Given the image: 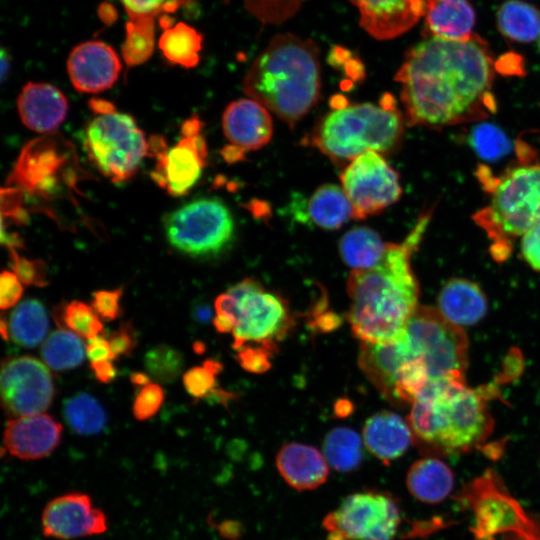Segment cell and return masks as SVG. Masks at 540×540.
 <instances>
[{"mask_svg":"<svg viewBox=\"0 0 540 540\" xmlns=\"http://www.w3.org/2000/svg\"><path fill=\"white\" fill-rule=\"evenodd\" d=\"M496 70L488 43L474 34L453 41L428 37L412 46L395 75L405 123L439 129L482 120L496 108Z\"/></svg>","mask_w":540,"mask_h":540,"instance_id":"obj_1","label":"cell"},{"mask_svg":"<svg viewBox=\"0 0 540 540\" xmlns=\"http://www.w3.org/2000/svg\"><path fill=\"white\" fill-rule=\"evenodd\" d=\"M429 220L430 211L423 213L402 243H388L384 257L374 267L351 271L347 319L361 342L391 343L404 333L419 306V285L410 259Z\"/></svg>","mask_w":540,"mask_h":540,"instance_id":"obj_2","label":"cell"},{"mask_svg":"<svg viewBox=\"0 0 540 540\" xmlns=\"http://www.w3.org/2000/svg\"><path fill=\"white\" fill-rule=\"evenodd\" d=\"M488 393L465 381L427 385L411 404L408 424L426 456L464 454L482 445L493 430Z\"/></svg>","mask_w":540,"mask_h":540,"instance_id":"obj_3","label":"cell"},{"mask_svg":"<svg viewBox=\"0 0 540 540\" xmlns=\"http://www.w3.org/2000/svg\"><path fill=\"white\" fill-rule=\"evenodd\" d=\"M320 89L318 47L292 34L275 36L243 79L244 93L290 126L316 105Z\"/></svg>","mask_w":540,"mask_h":540,"instance_id":"obj_4","label":"cell"},{"mask_svg":"<svg viewBox=\"0 0 540 540\" xmlns=\"http://www.w3.org/2000/svg\"><path fill=\"white\" fill-rule=\"evenodd\" d=\"M343 100L320 118L310 139L333 163H350L368 151L388 154L400 145L405 119L393 96L383 94L378 104Z\"/></svg>","mask_w":540,"mask_h":540,"instance_id":"obj_5","label":"cell"},{"mask_svg":"<svg viewBox=\"0 0 540 540\" xmlns=\"http://www.w3.org/2000/svg\"><path fill=\"white\" fill-rule=\"evenodd\" d=\"M213 325L233 337V348H262L272 353L289 332L293 318L284 299L246 278L215 300Z\"/></svg>","mask_w":540,"mask_h":540,"instance_id":"obj_6","label":"cell"},{"mask_svg":"<svg viewBox=\"0 0 540 540\" xmlns=\"http://www.w3.org/2000/svg\"><path fill=\"white\" fill-rule=\"evenodd\" d=\"M491 182L490 202L474 219L493 241L495 258L503 259L513 239L540 224V164L515 167Z\"/></svg>","mask_w":540,"mask_h":540,"instance_id":"obj_7","label":"cell"},{"mask_svg":"<svg viewBox=\"0 0 540 540\" xmlns=\"http://www.w3.org/2000/svg\"><path fill=\"white\" fill-rule=\"evenodd\" d=\"M402 338L411 359L426 372L429 384L465 381L468 339L463 329L438 309L419 305L409 318Z\"/></svg>","mask_w":540,"mask_h":540,"instance_id":"obj_8","label":"cell"},{"mask_svg":"<svg viewBox=\"0 0 540 540\" xmlns=\"http://www.w3.org/2000/svg\"><path fill=\"white\" fill-rule=\"evenodd\" d=\"M460 500L473 512L475 526L471 531L480 540L500 535L512 540H540V520L524 511L494 471L487 470L466 486Z\"/></svg>","mask_w":540,"mask_h":540,"instance_id":"obj_9","label":"cell"},{"mask_svg":"<svg viewBox=\"0 0 540 540\" xmlns=\"http://www.w3.org/2000/svg\"><path fill=\"white\" fill-rule=\"evenodd\" d=\"M84 148L103 175L113 182H123L136 173L149 145L130 115L113 111L89 123Z\"/></svg>","mask_w":540,"mask_h":540,"instance_id":"obj_10","label":"cell"},{"mask_svg":"<svg viewBox=\"0 0 540 540\" xmlns=\"http://www.w3.org/2000/svg\"><path fill=\"white\" fill-rule=\"evenodd\" d=\"M163 225L169 244L194 257L221 252L231 242L234 233L229 209L216 198L186 203L169 213Z\"/></svg>","mask_w":540,"mask_h":540,"instance_id":"obj_11","label":"cell"},{"mask_svg":"<svg viewBox=\"0 0 540 540\" xmlns=\"http://www.w3.org/2000/svg\"><path fill=\"white\" fill-rule=\"evenodd\" d=\"M401 519L392 496L363 491L346 497L325 517L323 527L328 540H394Z\"/></svg>","mask_w":540,"mask_h":540,"instance_id":"obj_12","label":"cell"},{"mask_svg":"<svg viewBox=\"0 0 540 540\" xmlns=\"http://www.w3.org/2000/svg\"><path fill=\"white\" fill-rule=\"evenodd\" d=\"M340 181L356 220L379 214L398 201L402 193L398 173L375 151L365 152L348 163Z\"/></svg>","mask_w":540,"mask_h":540,"instance_id":"obj_13","label":"cell"},{"mask_svg":"<svg viewBox=\"0 0 540 540\" xmlns=\"http://www.w3.org/2000/svg\"><path fill=\"white\" fill-rule=\"evenodd\" d=\"M0 389L5 411L15 417L46 411L55 395L47 367L28 355L7 358L2 363Z\"/></svg>","mask_w":540,"mask_h":540,"instance_id":"obj_14","label":"cell"},{"mask_svg":"<svg viewBox=\"0 0 540 540\" xmlns=\"http://www.w3.org/2000/svg\"><path fill=\"white\" fill-rule=\"evenodd\" d=\"M197 117L182 125V139L172 148L154 153L157 164L153 180L172 196L186 194L198 181L206 163L207 146Z\"/></svg>","mask_w":540,"mask_h":540,"instance_id":"obj_15","label":"cell"},{"mask_svg":"<svg viewBox=\"0 0 540 540\" xmlns=\"http://www.w3.org/2000/svg\"><path fill=\"white\" fill-rule=\"evenodd\" d=\"M44 536L57 540H73L101 535L108 529L105 513L94 506L91 497L72 491L50 500L41 515Z\"/></svg>","mask_w":540,"mask_h":540,"instance_id":"obj_16","label":"cell"},{"mask_svg":"<svg viewBox=\"0 0 540 540\" xmlns=\"http://www.w3.org/2000/svg\"><path fill=\"white\" fill-rule=\"evenodd\" d=\"M121 68L115 50L101 41H87L75 46L67 59L71 83L82 93H99L111 88Z\"/></svg>","mask_w":540,"mask_h":540,"instance_id":"obj_17","label":"cell"},{"mask_svg":"<svg viewBox=\"0 0 540 540\" xmlns=\"http://www.w3.org/2000/svg\"><path fill=\"white\" fill-rule=\"evenodd\" d=\"M361 26L373 37L388 40L402 35L424 17L430 0H351Z\"/></svg>","mask_w":540,"mask_h":540,"instance_id":"obj_18","label":"cell"},{"mask_svg":"<svg viewBox=\"0 0 540 540\" xmlns=\"http://www.w3.org/2000/svg\"><path fill=\"white\" fill-rule=\"evenodd\" d=\"M62 426L47 414L18 417L7 421L3 442L7 452L21 460L49 456L59 445Z\"/></svg>","mask_w":540,"mask_h":540,"instance_id":"obj_19","label":"cell"},{"mask_svg":"<svg viewBox=\"0 0 540 540\" xmlns=\"http://www.w3.org/2000/svg\"><path fill=\"white\" fill-rule=\"evenodd\" d=\"M222 127L231 146L243 153L264 147L273 135L269 111L253 99L231 102L223 113Z\"/></svg>","mask_w":540,"mask_h":540,"instance_id":"obj_20","label":"cell"},{"mask_svg":"<svg viewBox=\"0 0 540 540\" xmlns=\"http://www.w3.org/2000/svg\"><path fill=\"white\" fill-rule=\"evenodd\" d=\"M22 123L35 132L55 130L65 119L68 102L64 94L49 83L29 82L17 99Z\"/></svg>","mask_w":540,"mask_h":540,"instance_id":"obj_21","label":"cell"},{"mask_svg":"<svg viewBox=\"0 0 540 540\" xmlns=\"http://www.w3.org/2000/svg\"><path fill=\"white\" fill-rule=\"evenodd\" d=\"M362 440L368 451L386 465L401 457L414 443L408 422L390 411L378 412L367 419Z\"/></svg>","mask_w":540,"mask_h":540,"instance_id":"obj_22","label":"cell"},{"mask_svg":"<svg viewBox=\"0 0 540 540\" xmlns=\"http://www.w3.org/2000/svg\"><path fill=\"white\" fill-rule=\"evenodd\" d=\"M276 467L285 482L300 491L321 486L329 474L323 453L302 443L283 445L276 456Z\"/></svg>","mask_w":540,"mask_h":540,"instance_id":"obj_23","label":"cell"},{"mask_svg":"<svg viewBox=\"0 0 540 540\" xmlns=\"http://www.w3.org/2000/svg\"><path fill=\"white\" fill-rule=\"evenodd\" d=\"M487 308V299L482 289L463 278L449 280L438 297V310L460 327L478 323L486 315Z\"/></svg>","mask_w":540,"mask_h":540,"instance_id":"obj_24","label":"cell"},{"mask_svg":"<svg viewBox=\"0 0 540 540\" xmlns=\"http://www.w3.org/2000/svg\"><path fill=\"white\" fill-rule=\"evenodd\" d=\"M43 138L25 147L17 161L13 181L29 190H47L54 183L52 176L62 164L63 156L54 141Z\"/></svg>","mask_w":540,"mask_h":540,"instance_id":"obj_25","label":"cell"},{"mask_svg":"<svg viewBox=\"0 0 540 540\" xmlns=\"http://www.w3.org/2000/svg\"><path fill=\"white\" fill-rule=\"evenodd\" d=\"M425 20L432 37L462 41L474 35L475 12L467 0H430Z\"/></svg>","mask_w":540,"mask_h":540,"instance_id":"obj_26","label":"cell"},{"mask_svg":"<svg viewBox=\"0 0 540 540\" xmlns=\"http://www.w3.org/2000/svg\"><path fill=\"white\" fill-rule=\"evenodd\" d=\"M406 486L415 499L427 504H437L452 492L454 475L442 460L426 456L410 466Z\"/></svg>","mask_w":540,"mask_h":540,"instance_id":"obj_27","label":"cell"},{"mask_svg":"<svg viewBox=\"0 0 540 540\" xmlns=\"http://www.w3.org/2000/svg\"><path fill=\"white\" fill-rule=\"evenodd\" d=\"M307 214L318 227L335 230L354 219L353 206L342 187L325 184L319 187L307 203Z\"/></svg>","mask_w":540,"mask_h":540,"instance_id":"obj_28","label":"cell"},{"mask_svg":"<svg viewBox=\"0 0 540 540\" xmlns=\"http://www.w3.org/2000/svg\"><path fill=\"white\" fill-rule=\"evenodd\" d=\"M388 243L369 227H355L347 231L339 242L343 261L353 270L369 269L385 255Z\"/></svg>","mask_w":540,"mask_h":540,"instance_id":"obj_29","label":"cell"},{"mask_svg":"<svg viewBox=\"0 0 540 540\" xmlns=\"http://www.w3.org/2000/svg\"><path fill=\"white\" fill-rule=\"evenodd\" d=\"M496 18L499 31L516 42L528 43L540 35V10L528 3L507 0Z\"/></svg>","mask_w":540,"mask_h":540,"instance_id":"obj_30","label":"cell"},{"mask_svg":"<svg viewBox=\"0 0 540 540\" xmlns=\"http://www.w3.org/2000/svg\"><path fill=\"white\" fill-rule=\"evenodd\" d=\"M9 328L12 339L18 345L26 348L38 346L49 328L45 307L36 299L23 301L11 313Z\"/></svg>","mask_w":540,"mask_h":540,"instance_id":"obj_31","label":"cell"},{"mask_svg":"<svg viewBox=\"0 0 540 540\" xmlns=\"http://www.w3.org/2000/svg\"><path fill=\"white\" fill-rule=\"evenodd\" d=\"M159 48L169 62L192 68L200 60L202 36L188 24L178 22L163 31L159 39Z\"/></svg>","mask_w":540,"mask_h":540,"instance_id":"obj_32","label":"cell"},{"mask_svg":"<svg viewBox=\"0 0 540 540\" xmlns=\"http://www.w3.org/2000/svg\"><path fill=\"white\" fill-rule=\"evenodd\" d=\"M363 440L352 429L334 428L323 442V455L328 464L340 472L357 469L363 460Z\"/></svg>","mask_w":540,"mask_h":540,"instance_id":"obj_33","label":"cell"},{"mask_svg":"<svg viewBox=\"0 0 540 540\" xmlns=\"http://www.w3.org/2000/svg\"><path fill=\"white\" fill-rule=\"evenodd\" d=\"M63 414L71 429L80 435H95L106 426L107 417L101 404L88 393H78L68 398Z\"/></svg>","mask_w":540,"mask_h":540,"instance_id":"obj_34","label":"cell"},{"mask_svg":"<svg viewBox=\"0 0 540 540\" xmlns=\"http://www.w3.org/2000/svg\"><path fill=\"white\" fill-rule=\"evenodd\" d=\"M41 357L54 371L73 369L84 361L81 339L66 329L54 331L43 343Z\"/></svg>","mask_w":540,"mask_h":540,"instance_id":"obj_35","label":"cell"},{"mask_svg":"<svg viewBox=\"0 0 540 540\" xmlns=\"http://www.w3.org/2000/svg\"><path fill=\"white\" fill-rule=\"evenodd\" d=\"M126 24V38L122 56L126 64L136 66L146 62L154 50V24L152 15L131 16Z\"/></svg>","mask_w":540,"mask_h":540,"instance_id":"obj_36","label":"cell"},{"mask_svg":"<svg viewBox=\"0 0 540 540\" xmlns=\"http://www.w3.org/2000/svg\"><path fill=\"white\" fill-rule=\"evenodd\" d=\"M55 320L59 327L70 330L75 334L91 339L103 332L100 317L93 307L88 304L72 300L56 308Z\"/></svg>","mask_w":540,"mask_h":540,"instance_id":"obj_37","label":"cell"},{"mask_svg":"<svg viewBox=\"0 0 540 540\" xmlns=\"http://www.w3.org/2000/svg\"><path fill=\"white\" fill-rule=\"evenodd\" d=\"M468 142L471 148L483 159L496 161L511 150V142L497 126L481 123L472 127Z\"/></svg>","mask_w":540,"mask_h":540,"instance_id":"obj_38","label":"cell"},{"mask_svg":"<svg viewBox=\"0 0 540 540\" xmlns=\"http://www.w3.org/2000/svg\"><path fill=\"white\" fill-rule=\"evenodd\" d=\"M144 364L154 380L168 384L175 381L181 374L184 358L176 348L160 344L145 354Z\"/></svg>","mask_w":540,"mask_h":540,"instance_id":"obj_39","label":"cell"},{"mask_svg":"<svg viewBox=\"0 0 540 540\" xmlns=\"http://www.w3.org/2000/svg\"><path fill=\"white\" fill-rule=\"evenodd\" d=\"M220 363L206 360L201 366L189 369L183 375V385L186 391L196 399L210 397L216 389L217 374L221 371Z\"/></svg>","mask_w":540,"mask_h":540,"instance_id":"obj_40","label":"cell"},{"mask_svg":"<svg viewBox=\"0 0 540 540\" xmlns=\"http://www.w3.org/2000/svg\"><path fill=\"white\" fill-rule=\"evenodd\" d=\"M164 400V391L156 383H148L141 387L133 403V415L139 421L153 417L161 408Z\"/></svg>","mask_w":540,"mask_h":540,"instance_id":"obj_41","label":"cell"},{"mask_svg":"<svg viewBox=\"0 0 540 540\" xmlns=\"http://www.w3.org/2000/svg\"><path fill=\"white\" fill-rule=\"evenodd\" d=\"M12 268L19 280L27 286L45 287L48 285L47 269L40 260H28L10 249Z\"/></svg>","mask_w":540,"mask_h":540,"instance_id":"obj_42","label":"cell"},{"mask_svg":"<svg viewBox=\"0 0 540 540\" xmlns=\"http://www.w3.org/2000/svg\"><path fill=\"white\" fill-rule=\"evenodd\" d=\"M123 289L98 290L93 293L92 307L105 321H112L122 315L121 298Z\"/></svg>","mask_w":540,"mask_h":540,"instance_id":"obj_43","label":"cell"},{"mask_svg":"<svg viewBox=\"0 0 540 540\" xmlns=\"http://www.w3.org/2000/svg\"><path fill=\"white\" fill-rule=\"evenodd\" d=\"M108 342L115 358L130 356L138 342L136 330L131 323H122L116 330L110 333Z\"/></svg>","mask_w":540,"mask_h":540,"instance_id":"obj_44","label":"cell"},{"mask_svg":"<svg viewBox=\"0 0 540 540\" xmlns=\"http://www.w3.org/2000/svg\"><path fill=\"white\" fill-rule=\"evenodd\" d=\"M22 282L15 273L4 270L0 276V308L6 310L15 306L23 294Z\"/></svg>","mask_w":540,"mask_h":540,"instance_id":"obj_45","label":"cell"},{"mask_svg":"<svg viewBox=\"0 0 540 540\" xmlns=\"http://www.w3.org/2000/svg\"><path fill=\"white\" fill-rule=\"evenodd\" d=\"M521 255L531 268L540 271V224L522 236Z\"/></svg>","mask_w":540,"mask_h":540,"instance_id":"obj_46","label":"cell"},{"mask_svg":"<svg viewBox=\"0 0 540 540\" xmlns=\"http://www.w3.org/2000/svg\"><path fill=\"white\" fill-rule=\"evenodd\" d=\"M86 353L91 362L116 359L108 340L102 336L89 339L86 347Z\"/></svg>","mask_w":540,"mask_h":540,"instance_id":"obj_47","label":"cell"},{"mask_svg":"<svg viewBox=\"0 0 540 540\" xmlns=\"http://www.w3.org/2000/svg\"><path fill=\"white\" fill-rule=\"evenodd\" d=\"M129 16L152 15L165 0H120Z\"/></svg>","mask_w":540,"mask_h":540,"instance_id":"obj_48","label":"cell"},{"mask_svg":"<svg viewBox=\"0 0 540 540\" xmlns=\"http://www.w3.org/2000/svg\"><path fill=\"white\" fill-rule=\"evenodd\" d=\"M90 367L96 379L101 383H109L113 381L117 375V369L111 360L91 362Z\"/></svg>","mask_w":540,"mask_h":540,"instance_id":"obj_49","label":"cell"},{"mask_svg":"<svg viewBox=\"0 0 540 540\" xmlns=\"http://www.w3.org/2000/svg\"><path fill=\"white\" fill-rule=\"evenodd\" d=\"M91 108L99 115L115 111L111 103L102 100L92 101Z\"/></svg>","mask_w":540,"mask_h":540,"instance_id":"obj_50","label":"cell"},{"mask_svg":"<svg viewBox=\"0 0 540 540\" xmlns=\"http://www.w3.org/2000/svg\"><path fill=\"white\" fill-rule=\"evenodd\" d=\"M10 69V57L9 54L2 49L1 50V81L4 82Z\"/></svg>","mask_w":540,"mask_h":540,"instance_id":"obj_51","label":"cell"},{"mask_svg":"<svg viewBox=\"0 0 540 540\" xmlns=\"http://www.w3.org/2000/svg\"><path fill=\"white\" fill-rule=\"evenodd\" d=\"M130 380L132 384L136 387H139V386L143 387L147 385L148 383H150L149 377L145 373H141V372L132 373L130 376Z\"/></svg>","mask_w":540,"mask_h":540,"instance_id":"obj_52","label":"cell"},{"mask_svg":"<svg viewBox=\"0 0 540 540\" xmlns=\"http://www.w3.org/2000/svg\"><path fill=\"white\" fill-rule=\"evenodd\" d=\"M102 7H103V11L99 10L100 15H103L102 19H104V21H107V16H109L110 20H114L113 15H116V12L113 10V7L106 4L103 5Z\"/></svg>","mask_w":540,"mask_h":540,"instance_id":"obj_53","label":"cell"},{"mask_svg":"<svg viewBox=\"0 0 540 540\" xmlns=\"http://www.w3.org/2000/svg\"><path fill=\"white\" fill-rule=\"evenodd\" d=\"M199 320H206L209 317V311L206 307H198L194 313Z\"/></svg>","mask_w":540,"mask_h":540,"instance_id":"obj_54","label":"cell"},{"mask_svg":"<svg viewBox=\"0 0 540 540\" xmlns=\"http://www.w3.org/2000/svg\"><path fill=\"white\" fill-rule=\"evenodd\" d=\"M0 330H1V334H2L3 338L5 340H7L8 339V324H6L3 317H2L1 323H0Z\"/></svg>","mask_w":540,"mask_h":540,"instance_id":"obj_55","label":"cell"},{"mask_svg":"<svg viewBox=\"0 0 540 540\" xmlns=\"http://www.w3.org/2000/svg\"><path fill=\"white\" fill-rule=\"evenodd\" d=\"M538 48L540 50V35H539V40H538Z\"/></svg>","mask_w":540,"mask_h":540,"instance_id":"obj_56","label":"cell"}]
</instances>
